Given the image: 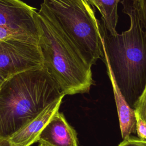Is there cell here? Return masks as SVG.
Here are the masks:
<instances>
[{
  "label": "cell",
  "instance_id": "1",
  "mask_svg": "<svg viewBox=\"0 0 146 146\" xmlns=\"http://www.w3.org/2000/svg\"><path fill=\"white\" fill-rule=\"evenodd\" d=\"M123 12L130 19L129 28L111 35L102 23L101 59L111 73L126 102L133 109L146 86V31L133 0H123Z\"/></svg>",
  "mask_w": 146,
  "mask_h": 146
},
{
  "label": "cell",
  "instance_id": "2",
  "mask_svg": "<svg viewBox=\"0 0 146 146\" xmlns=\"http://www.w3.org/2000/svg\"><path fill=\"white\" fill-rule=\"evenodd\" d=\"M64 96L44 66L6 79L0 87V139L9 138Z\"/></svg>",
  "mask_w": 146,
  "mask_h": 146
},
{
  "label": "cell",
  "instance_id": "3",
  "mask_svg": "<svg viewBox=\"0 0 146 146\" xmlns=\"http://www.w3.org/2000/svg\"><path fill=\"white\" fill-rule=\"evenodd\" d=\"M43 65L61 92H87L93 83L91 66L42 2L35 15Z\"/></svg>",
  "mask_w": 146,
  "mask_h": 146
},
{
  "label": "cell",
  "instance_id": "4",
  "mask_svg": "<svg viewBox=\"0 0 146 146\" xmlns=\"http://www.w3.org/2000/svg\"><path fill=\"white\" fill-rule=\"evenodd\" d=\"M59 25L92 66L102 54V23L85 0H43Z\"/></svg>",
  "mask_w": 146,
  "mask_h": 146
},
{
  "label": "cell",
  "instance_id": "5",
  "mask_svg": "<svg viewBox=\"0 0 146 146\" xmlns=\"http://www.w3.org/2000/svg\"><path fill=\"white\" fill-rule=\"evenodd\" d=\"M39 38L13 37L0 40V72L6 78L44 66Z\"/></svg>",
  "mask_w": 146,
  "mask_h": 146
},
{
  "label": "cell",
  "instance_id": "6",
  "mask_svg": "<svg viewBox=\"0 0 146 146\" xmlns=\"http://www.w3.org/2000/svg\"><path fill=\"white\" fill-rule=\"evenodd\" d=\"M36 12L21 0H0V26L39 38Z\"/></svg>",
  "mask_w": 146,
  "mask_h": 146
},
{
  "label": "cell",
  "instance_id": "7",
  "mask_svg": "<svg viewBox=\"0 0 146 146\" xmlns=\"http://www.w3.org/2000/svg\"><path fill=\"white\" fill-rule=\"evenodd\" d=\"M37 142L47 146H78L75 130L56 111L39 134Z\"/></svg>",
  "mask_w": 146,
  "mask_h": 146
},
{
  "label": "cell",
  "instance_id": "8",
  "mask_svg": "<svg viewBox=\"0 0 146 146\" xmlns=\"http://www.w3.org/2000/svg\"><path fill=\"white\" fill-rule=\"evenodd\" d=\"M63 97L55 100L25 126L8 139L13 146H30L37 141L38 137L53 115L58 111Z\"/></svg>",
  "mask_w": 146,
  "mask_h": 146
},
{
  "label": "cell",
  "instance_id": "9",
  "mask_svg": "<svg viewBox=\"0 0 146 146\" xmlns=\"http://www.w3.org/2000/svg\"><path fill=\"white\" fill-rule=\"evenodd\" d=\"M112 84L120 128L123 139H125L130 135L136 132V118L134 109L132 108L125 100L114 79L109 71H107Z\"/></svg>",
  "mask_w": 146,
  "mask_h": 146
},
{
  "label": "cell",
  "instance_id": "10",
  "mask_svg": "<svg viewBox=\"0 0 146 146\" xmlns=\"http://www.w3.org/2000/svg\"><path fill=\"white\" fill-rule=\"evenodd\" d=\"M96 7L102 15L105 27L111 35L117 33L116 28L118 22L117 6L121 0H85Z\"/></svg>",
  "mask_w": 146,
  "mask_h": 146
},
{
  "label": "cell",
  "instance_id": "11",
  "mask_svg": "<svg viewBox=\"0 0 146 146\" xmlns=\"http://www.w3.org/2000/svg\"><path fill=\"white\" fill-rule=\"evenodd\" d=\"M134 111L146 121V86L135 104Z\"/></svg>",
  "mask_w": 146,
  "mask_h": 146
},
{
  "label": "cell",
  "instance_id": "12",
  "mask_svg": "<svg viewBox=\"0 0 146 146\" xmlns=\"http://www.w3.org/2000/svg\"><path fill=\"white\" fill-rule=\"evenodd\" d=\"M33 36L30 34L14 31L6 27L0 26V40L13 37ZM36 37V36H35ZM37 38V37H36Z\"/></svg>",
  "mask_w": 146,
  "mask_h": 146
},
{
  "label": "cell",
  "instance_id": "13",
  "mask_svg": "<svg viewBox=\"0 0 146 146\" xmlns=\"http://www.w3.org/2000/svg\"><path fill=\"white\" fill-rule=\"evenodd\" d=\"M140 21L146 31V0H133Z\"/></svg>",
  "mask_w": 146,
  "mask_h": 146
},
{
  "label": "cell",
  "instance_id": "14",
  "mask_svg": "<svg viewBox=\"0 0 146 146\" xmlns=\"http://www.w3.org/2000/svg\"><path fill=\"white\" fill-rule=\"evenodd\" d=\"M136 118V132L141 140H146V121L143 120L137 112L135 111Z\"/></svg>",
  "mask_w": 146,
  "mask_h": 146
},
{
  "label": "cell",
  "instance_id": "15",
  "mask_svg": "<svg viewBox=\"0 0 146 146\" xmlns=\"http://www.w3.org/2000/svg\"><path fill=\"white\" fill-rule=\"evenodd\" d=\"M118 146H146V140L129 136L124 139Z\"/></svg>",
  "mask_w": 146,
  "mask_h": 146
},
{
  "label": "cell",
  "instance_id": "16",
  "mask_svg": "<svg viewBox=\"0 0 146 146\" xmlns=\"http://www.w3.org/2000/svg\"><path fill=\"white\" fill-rule=\"evenodd\" d=\"M0 146H13L8 138L0 139Z\"/></svg>",
  "mask_w": 146,
  "mask_h": 146
},
{
  "label": "cell",
  "instance_id": "17",
  "mask_svg": "<svg viewBox=\"0 0 146 146\" xmlns=\"http://www.w3.org/2000/svg\"><path fill=\"white\" fill-rule=\"evenodd\" d=\"M6 78L3 76V75L0 72V87L1 86V85L2 84V83H3V82L5 80Z\"/></svg>",
  "mask_w": 146,
  "mask_h": 146
},
{
  "label": "cell",
  "instance_id": "18",
  "mask_svg": "<svg viewBox=\"0 0 146 146\" xmlns=\"http://www.w3.org/2000/svg\"><path fill=\"white\" fill-rule=\"evenodd\" d=\"M38 146H47V145H44V144H40V143H39V145H38Z\"/></svg>",
  "mask_w": 146,
  "mask_h": 146
}]
</instances>
